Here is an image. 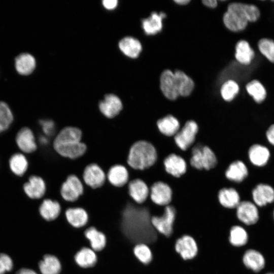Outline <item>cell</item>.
<instances>
[{
	"label": "cell",
	"mask_w": 274,
	"mask_h": 274,
	"mask_svg": "<svg viewBox=\"0 0 274 274\" xmlns=\"http://www.w3.org/2000/svg\"><path fill=\"white\" fill-rule=\"evenodd\" d=\"M258 50L269 62L274 63V40L262 38L257 43Z\"/></svg>",
	"instance_id": "obj_40"
},
{
	"label": "cell",
	"mask_w": 274,
	"mask_h": 274,
	"mask_svg": "<svg viewBox=\"0 0 274 274\" xmlns=\"http://www.w3.org/2000/svg\"><path fill=\"white\" fill-rule=\"evenodd\" d=\"M242 262L244 266L254 273L262 271L266 264L263 255L254 249L246 250L242 257Z\"/></svg>",
	"instance_id": "obj_17"
},
{
	"label": "cell",
	"mask_w": 274,
	"mask_h": 274,
	"mask_svg": "<svg viewBox=\"0 0 274 274\" xmlns=\"http://www.w3.org/2000/svg\"><path fill=\"white\" fill-rule=\"evenodd\" d=\"M13 119V114L8 105L5 102L0 101V121L10 126Z\"/></svg>",
	"instance_id": "obj_43"
},
{
	"label": "cell",
	"mask_w": 274,
	"mask_h": 274,
	"mask_svg": "<svg viewBox=\"0 0 274 274\" xmlns=\"http://www.w3.org/2000/svg\"><path fill=\"white\" fill-rule=\"evenodd\" d=\"M149 189V196L153 203L160 207L170 204L173 199V191L167 183L156 181L151 185Z\"/></svg>",
	"instance_id": "obj_11"
},
{
	"label": "cell",
	"mask_w": 274,
	"mask_h": 274,
	"mask_svg": "<svg viewBox=\"0 0 274 274\" xmlns=\"http://www.w3.org/2000/svg\"><path fill=\"white\" fill-rule=\"evenodd\" d=\"M74 259L78 265L83 268L94 266L97 261V256L91 248L83 247L76 253Z\"/></svg>",
	"instance_id": "obj_31"
},
{
	"label": "cell",
	"mask_w": 274,
	"mask_h": 274,
	"mask_svg": "<svg viewBox=\"0 0 274 274\" xmlns=\"http://www.w3.org/2000/svg\"><path fill=\"white\" fill-rule=\"evenodd\" d=\"M119 47L126 55L131 58L138 57L142 49L140 41L131 37H126L121 40Z\"/></svg>",
	"instance_id": "obj_35"
},
{
	"label": "cell",
	"mask_w": 274,
	"mask_h": 274,
	"mask_svg": "<svg viewBox=\"0 0 274 274\" xmlns=\"http://www.w3.org/2000/svg\"><path fill=\"white\" fill-rule=\"evenodd\" d=\"M54 151L62 157L75 160L83 156L87 150L86 145L82 142L52 144Z\"/></svg>",
	"instance_id": "obj_13"
},
{
	"label": "cell",
	"mask_w": 274,
	"mask_h": 274,
	"mask_svg": "<svg viewBox=\"0 0 274 274\" xmlns=\"http://www.w3.org/2000/svg\"><path fill=\"white\" fill-rule=\"evenodd\" d=\"M248 169L245 163L239 160L231 162L225 171L226 178L230 181L241 183L248 176Z\"/></svg>",
	"instance_id": "obj_27"
},
{
	"label": "cell",
	"mask_w": 274,
	"mask_h": 274,
	"mask_svg": "<svg viewBox=\"0 0 274 274\" xmlns=\"http://www.w3.org/2000/svg\"><path fill=\"white\" fill-rule=\"evenodd\" d=\"M269 150L265 146L259 144L252 145L248 150V157L250 162L255 166H265L269 159Z\"/></svg>",
	"instance_id": "obj_24"
},
{
	"label": "cell",
	"mask_w": 274,
	"mask_h": 274,
	"mask_svg": "<svg viewBox=\"0 0 274 274\" xmlns=\"http://www.w3.org/2000/svg\"><path fill=\"white\" fill-rule=\"evenodd\" d=\"M134 256L144 265L150 264L153 259V254L150 247L145 243H139L133 249Z\"/></svg>",
	"instance_id": "obj_39"
},
{
	"label": "cell",
	"mask_w": 274,
	"mask_h": 274,
	"mask_svg": "<svg viewBox=\"0 0 274 274\" xmlns=\"http://www.w3.org/2000/svg\"><path fill=\"white\" fill-rule=\"evenodd\" d=\"M129 197L136 203L142 204L145 203L150 194L148 184L140 178L130 180L126 185Z\"/></svg>",
	"instance_id": "obj_15"
},
{
	"label": "cell",
	"mask_w": 274,
	"mask_h": 274,
	"mask_svg": "<svg viewBox=\"0 0 274 274\" xmlns=\"http://www.w3.org/2000/svg\"><path fill=\"white\" fill-rule=\"evenodd\" d=\"M13 267V261L7 254H0V274L10 271Z\"/></svg>",
	"instance_id": "obj_44"
},
{
	"label": "cell",
	"mask_w": 274,
	"mask_h": 274,
	"mask_svg": "<svg viewBox=\"0 0 274 274\" xmlns=\"http://www.w3.org/2000/svg\"><path fill=\"white\" fill-rule=\"evenodd\" d=\"M42 274H59L61 270V264L54 255L47 254L39 263Z\"/></svg>",
	"instance_id": "obj_33"
},
{
	"label": "cell",
	"mask_w": 274,
	"mask_h": 274,
	"mask_svg": "<svg viewBox=\"0 0 274 274\" xmlns=\"http://www.w3.org/2000/svg\"><path fill=\"white\" fill-rule=\"evenodd\" d=\"M191 154L190 163L197 169L210 170L217 164L215 153L208 146L198 145L193 148Z\"/></svg>",
	"instance_id": "obj_5"
},
{
	"label": "cell",
	"mask_w": 274,
	"mask_h": 274,
	"mask_svg": "<svg viewBox=\"0 0 274 274\" xmlns=\"http://www.w3.org/2000/svg\"><path fill=\"white\" fill-rule=\"evenodd\" d=\"M9 167L16 176H22L27 171L28 162L26 157L20 153L13 154L9 161Z\"/></svg>",
	"instance_id": "obj_38"
},
{
	"label": "cell",
	"mask_w": 274,
	"mask_h": 274,
	"mask_svg": "<svg viewBox=\"0 0 274 274\" xmlns=\"http://www.w3.org/2000/svg\"><path fill=\"white\" fill-rule=\"evenodd\" d=\"M102 2L104 6L108 9H114L118 4L117 0H104Z\"/></svg>",
	"instance_id": "obj_46"
},
{
	"label": "cell",
	"mask_w": 274,
	"mask_h": 274,
	"mask_svg": "<svg viewBox=\"0 0 274 274\" xmlns=\"http://www.w3.org/2000/svg\"><path fill=\"white\" fill-rule=\"evenodd\" d=\"M255 56V51L249 42L245 40H239L235 45V57L243 65H248Z\"/></svg>",
	"instance_id": "obj_28"
},
{
	"label": "cell",
	"mask_w": 274,
	"mask_h": 274,
	"mask_svg": "<svg viewBox=\"0 0 274 274\" xmlns=\"http://www.w3.org/2000/svg\"><path fill=\"white\" fill-rule=\"evenodd\" d=\"M165 15L163 13L158 14L152 12L150 16L142 20V26L147 35H154L162 28V19Z\"/></svg>",
	"instance_id": "obj_34"
},
{
	"label": "cell",
	"mask_w": 274,
	"mask_h": 274,
	"mask_svg": "<svg viewBox=\"0 0 274 274\" xmlns=\"http://www.w3.org/2000/svg\"><path fill=\"white\" fill-rule=\"evenodd\" d=\"M36 60L29 53L20 54L15 58V67L17 72L22 75H28L35 69Z\"/></svg>",
	"instance_id": "obj_37"
},
{
	"label": "cell",
	"mask_w": 274,
	"mask_h": 274,
	"mask_svg": "<svg viewBox=\"0 0 274 274\" xmlns=\"http://www.w3.org/2000/svg\"><path fill=\"white\" fill-rule=\"evenodd\" d=\"M249 235L245 228L240 225L232 226L229 230L228 241L235 248H242L248 243Z\"/></svg>",
	"instance_id": "obj_32"
},
{
	"label": "cell",
	"mask_w": 274,
	"mask_h": 274,
	"mask_svg": "<svg viewBox=\"0 0 274 274\" xmlns=\"http://www.w3.org/2000/svg\"><path fill=\"white\" fill-rule=\"evenodd\" d=\"M107 181L116 188H121L126 186L129 181L128 170L122 164L112 166L106 174Z\"/></svg>",
	"instance_id": "obj_19"
},
{
	"label": "cell",
	"mask_w": 274,
	"mask_h": 274,
	"mask_svg": "<svg viewBox=\"0 0 274 274\" xmlns=\"http://www.w3.org/2000/svg\"><path fill=\"white\" fill-rule=\"evenodd\" d=\"M190 85L189 77L183 71L174 73L164 70L160 76V87L164 95L169 100H175L179 96H184Z\"/></svg>",
	"instance_id": "obj_4"
},
{
	"label": "cell",
	"mask_w": 274,
	"mask_h": 274,
	"mask_svg": "<svg viewBox=\"0 0 274 274\" xmlns=\"http://www.w3.org/2000/svg\"><path fill=\"white\" fill-rule=\"evenodd\" d=\"M218 200L222 207L228 210H235L241 201L239 194L232 187L221 189L218 193Z\"/></svg>",
	"instance_id": "obj_23"
},
{
	"label": "cell",
	"mask_w": 274,
	"mask_h": 274,
	"mask_svg": "<svg viewBox=\"0 0 274 274\" xmlns=\"http://www.w3.org/2000/svg\"><path fill=\"white\" fill-rule=\"evenodd\" d=\"M163 165L165 171L176 178H180L187 170L186 161L183 157L175 153L170 154L164 158Z\"/></svg>",
	"instance_id": "obj_20"
},
{
	"label": "cell",
	"mask_w": 274,
	"mask_h": 274,
	"mask_svg": "<svg viewBox=\"0 0 274 274\" xmlns=\"http://www.w3.org/2000/svg\"><path fill=\"white\" fill-rule=\"evenodd\" d=\"M98 109L105 117L112 119L120 114L123 109V104L117 95L108 94L99 102Z\"/></svg>",
	"instance_id": "obj_14"
},
{
	"label": "cell",
	"mask_w": 274,
	"mask_h": 274,
	"mask_svg": "<svg viewBox=\"0 0 274 274\" xmlns=\"http://www.w3.org/2000/svg\"><path fill=\"white\" fill-rule=\"evenodd\" d=\"M16 274H38L35 271L27 268H22L18 270Z\"/></svg>",
	"instance_id": "obj_48"
},
{
	"label": "cell",
	"mask_w": 274,
	"mask_h": 274,
	"mask_svg": "<svg viewBox=\"0 0 274 274\" xmlns=\"http://www.w3.org/2000/svg\"><path fill=\"white\" fill-rule=\"evenodd\" d=\"M239 90L238 84L234 81L229 80L222 85L220 92L222 98L227 101L232 100Z\"/></svg>",
	"instance_id": "obj_41"
},
{
	"label": "cell",
	"mask_w": 274,
	"mask_h": 274,
	"mask_svg": "<svg viewBox=\"0 0 274 274\" xmlns=\"http://www.w3.org/2000/svg\"><path fill=\"white\" fill-rule=\"evenodd\" d=\"M26 195L31 199H40L47 191V185L45 180L40 176L32 175L23 186Z\"/></svg>",
	"instance_id": "obj_18"
},
{
	"label": "cell",
	"mask_w": 274,
	"mask_h": 274,
	"mask_svg": "<svg viewBox=\"0 0 274 274\" xmlns=\"http://www.w3.org/2000/svg\"><path fill=\"white\" fill-rule=\"evenodd\" d=\"M176 215V208L170 204L164 207L161 215L152 216L151 222L154 228L159 234L168 238L173 233Z\"/></svg>",
	"instance_id": "obj_6"
},
{
	"label": "cell",
	"mask_w": 274,
	"mask_h": 274,
	"mask_svg": "<svg viewBox=\"0 0 274 274\" xmlns=\"http://www.w3.org/2000/svg\"><path fill=\"white\" fill-rule=\"evenodd\" d=\"M272 218H273V220L274 221V208L272 210Z\"/></svg>",
	"instance_id": "obj_51"
},
{
	"label": "cell",
	"mask_w": 274,
	"mask_h": 274,
	"mask_svg": "<svg viewBox=\"0 0 274 274\" xmlns=\"http://www.w3.org/2000/svg\"><path fill=\"white\" fill-rule=\"evenodd\" d=\"M260 15V11L256 5L234 2L228 5L223 15V22L228 29L238 32L244 30L249 22L257 21Z\"/></svg>",
	"instance_id": "obj_2"
},
{
	"label": "cell",
	"mask_w": 274,
	"mask_h": 274,
	"mask_svg": "<svg viewBox=\"0 0 274 274\" xmlns=\"http://www.w3.org/2000/svg\"><path fill=\"white\" fill-rule=\"evenodd\" d=\"M84 184L92 189L101 188L107 181L104 170L96 163H90L84 168L82 177Z\"/></svg>",
	"instance_id": "obj_10"
},
{
	"label": "cell",
	"mask_w": 274,
	"mask_h": 274,
	"mask_svg": "<svg viewBox=\"0 0 274 274\" xmlns=\"http://www.w3.org/2000/svg\"><path fill=\"white\" fill-rule=\"evenodd\" d=\"M156 126L160 132L166 136H175L180 128L179 120L172 115L158 119Z\"/></svg>",
	"instance_id": "obj_29"
},
{
	"label": "cell",
	"mask_w": 274,
	"mask_h": 274,
	"mask_svg": "<svg viewBox=\"0 0 274 274\" xmlns=\"http://www.w3.org/2000/svg\"><path fill=\"white\" fill-rule=\"evenodd\" d=\"M135 204L130 198L122 209V229L131 242L149 246L157 240L158 233L151 224L149 210Z\"/></svg>",
	"instance_id": "obj_1"
},
{
	"label": "cell",
	"mask_w": 274,
	"mask_h": 274,
	"mask_svg": "<svg viewBox=\"0 0 274 274\" xmlns=\"http://www.w3.org/2000/svg\"><path fill=\"white\" fill-rule=\"evenodd\" d=\"M265 135L268 142L274 146V124L269 126L266 131Z\"/></svg>",
	"instance_id": "obj_45"
},
{
	"label": "cell",
	"mask_w": 274,
	"mask_h": 274,
	"mask_svg": "<svg viewBox=\"0 0 274 274\" xmlns=\"http://www.w3.org/2000/svg\"><path fill=\"white\" fill-rule=\"evenodd\" d=\"M198 131L197 123L192 120L186 122L174 136L175 142L181 150H187L194 142Z\"/></svg>",
	"instance_id": "obj_9"
},
{
	"label": "cell",
	"mask_w": 274,
	"mask_h": 274,
	"mask_svg": "<svg viewBox=\"0 0 274 274\" xmlns=\"http://www.w3.org/2000/svg\"><path fill=\"white\" fill-rule=\"evenodd\" d=\"M67 222L75 228H81L88 222L89 215L84 208L79 207L68 208L64 211Z\"/></svg>",
	"instance_id": "obj_22"
},
{
	"label": "cell",
	"mask_w": 274,
	"mask_h": 274,
	"mask_svg": "<svg viewBox=\"0 0 274 274\" xmlns=\"http://www.w3.org/2000/svg\"><path fill=\"white\" fill-rule=\"evenodd\" d=\"M253 202L259 208H263L274 203V189L270 185L260 183L252 192Z\"/></svg>",
	"instance_id": "obj_16"
},
{
	"label": "cell",
	"mask_w": 274,
	"mask_h": 274,
	"mask_svg": "<svg viewBox=\"0 0 274 274\" xmlns=\"http://www.w3.org/2000/svg\"><path fill=\"white\" fill-rule=\"evenodd\" d=\"M84 235L89 241L91 249L94 251H100L105 248L107 244L106 236L95 227L91 226L86 229L84 231Z\"/></svg>",
	"instance_id": "obj_30"
},
{
	"label": "cell",
	"mask_w": 274,
	"mask_h": 274,
	"mask_svg": "<svg viewBox=\"0 0 274 274\" xmlns=\"http://www.w3.org/2000/svg\"><path fill=\"white\" fill-rule=\"evenodd\" d=\"M84 184L76 175H68L62 183L60 188V194L65 202L74 203L83 194Z\"/></svg>",
	"instance_id": "obj_7"
},
{
	"label": "cell",
	"mask_w": 274,
	"mask_h": 274,
	"mask_svg": "<svg viewBox=\"0 0 274 274\" xmlns=\"http://www.w3.org/2000/svg\"><path fill=\"white\" fill-rule=\"evenodd\" d=\"M82 132L74 126H66L59 130L53 140L52 144H63L82 142Z\"/></svg>",
	"instance_id": "obj_26"
},
{
	"label": "cell",
	"mask_w": 274,
	"mask_h": 274,
	"mask_svg": "<svg viewBox=\"0 0 274 274\" xmlns=\"http://www.w3.org/2000/svg\"><path fill=\"white\" fill-rule=\"evenodd\" d=\"M41 216L46 221H51L57 219L60 215L62 208L56 200L51 198L44 199L39 207Z\"/></svg>",
	"instance_id": "obj_25"
},
{
	"label": "cell",
	"mask_w": 274,
	"mask_h": 274,
	"mask_svg": "<svg viewBox=\"0 0 274 274\" xmlns=\"http://www.w3.org/2000/svg\"><path fill=\"white\" fill-rule=\"evenodd\" d=\"M248 93L257 104H261L267 97V91L264 85L258 80L254 79L246 85Z\"/></svg>",
	"instance_id": "obj_36"
},
{
	"label": "cell",
	"mask_w": 274,
	"mask_h": 274,
	"mask_svg": "<svg viewBox=\"0 0 274 274\" xmlns=\"http://www.w3.org/2000/svg\"><path fill=\"white\" fill-rule=\"evenodd\" d=\"M264 274H274V272H266Z\"/></svg>",
	"instance_id": "obj_52"
},
{
	"label": "cell",
	"mask_w": 274,
	"mask_h": 274,
	"mask_svg": "<svg viewBox=\"0 0 274 274\" xmlns=\"http://www.w3.org/2000/svg\"><path fill=\"white\" fill-rule=\"evenodd\" d=\"M15 140L18 148L24 153H31L37 149L34 133L27 127H22L18 131Z\"/></svg>",
	"instance_id": "obj_21"
},
{
	"label": "cell",
	"mask_w": 274,
	"mask_h": 274,
	"mask_svg": "<svg viewBox=\"0 0 274 274\" xmlns=\"http://www.w3.org/2000/svg\"><path fill=\"white\" fill-rule=\"evenodd\" d=\"M175 250L181 258L185 260L194 258L198 253V246L194 238L185 234L178 238L175 244Z\"/></svg>",
	"instance_id": "obj_12"
},
{
	"label": "cell",
	"mask_w": 274,
	"mask_h": 274,
	"mask_svg": "<svg viewBox=\"0 0 274 274\" xmlns=\"http://www.w3.org/2000/svg\"><path fill=\"white\" fill-rule=\"evenodd\" d=\"M9 127L10 126L0 121V133L7 130Z\"/></svg>",
	"instance_id": "obj_49"
},
{
	"label": "cell",
	"mask_w": 274,
	"mask_h": 274,
	"mask_svg": "<svg viewBox=\"0 0 274 274\" xmlns=\"http://www.w3.org/2000/svg\"><path fill=\"white\" fill-rule=\"evenodd\" d=\"M174 2L178 4L184 5L188 4L190 1L189 0H175Z\"/></svg>",
	"instance_id": "obj_50"
},
{
	"label": "cell",
	"mask_w": 274,
	"mask_h": 274,
	"mask_svg": "<svg viewBox=\"0 0 274 274\" xmlns=\"http://www.w3.org/2000/svg\"><path fill=\"white\" fill-rule=\"evenodd\" d=\"M158 154L154 145L150 141L141 140L130 147L127 158V167L143 171L153 166L157 160Z\"/></svg>",
	"instance_id": "obj_3"
},
{
	"label": "cell",
	"mask_w": 274,
	"mask_h": 274,
	"mask_svg": "<svg viewBox=\"0 0 274 274\" xmlns=\"http://www.w3.org/2000/svg\"><path fill=\"white\" fill-rule=\"evenodd\" d=\"M202 3L206 6L212 8L216 7L218 4L216 0H203Z\"/></svg>",
	"instance_id": "obj_47"
},
{
	"label": "cell",
	"mask_w": 274,
	"mask_h": 274,
	"mask_svg": "<svg viewBox=\"0 0 274 274\" xmlns=\"http://www.w3.org/2000/svg\"><path fill=\"white\" fill-rule=\"evenodd\" d=\"M235 216L243 226L256 224L259 220V208L252 201L241 200L235 209Z\"/></svg>",
	"instance_id": "obj_8"
},
{
	"label": "cell",
	"mask_w": 274,
	"mask_h": 274,
	"mask_svg": "<svg viewBox=\"0 0 274 274\" xmlns=\"http://www.w3.org/2000/svg\"><path fill=\"white\" fill-rule=\"evenodd\" d=\"M39 123L44 135L50 139H54L60 130L56 122L51 119H41Z\"/></svg>",
	"instance_id": "obj_42"
}]
</instances>
